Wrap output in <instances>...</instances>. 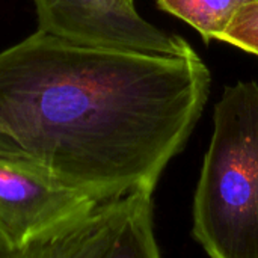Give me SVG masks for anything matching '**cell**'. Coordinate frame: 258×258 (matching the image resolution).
I'll return each mask as SVG.
<instances>
[{
	"label": "cell",
	"instance_id": "6da1fadb",
	"mask_svg": "<svg viewBox=\"0 0 258 258\" xmlns=\"http://www.w3.org/2000/svg\"><path fill=\"white\" fill-rule=\"evenodd\" d=\"M210 86L190 45L160 54L36 30L0 53V163L95 203L153 194Z\"/></svg>",
	"mask_w": 258,
	"mask_h": 258
},
{
	"label": "cell",
	"instance_id": "7a4b0ae2",
	"mask_svg": "<svg viewBox=\"0 0 258 258\" xmlns=\"http://www.w3.org/2000/svg\"><path fill=\"white\" fill-rule=\"evenodd\" d=\"M192 236L210 258H258V85L225 86L194 195Z\"/></svg>",
	"mask_w": 258,
	"mask_h": 258
},
{
	"label": "cell",
	"instance_id": "3957f363",
	"mask_svg": "<svg viewBox=\"0 0 258 258\" xmlns=\"http://www.w3.org/2000/svg\"><path fill=\"white\" fill-rule=\"evenodd\" d=\"M14 258H162L153 194L95 203L29 240Z\"/></svg>",
	"mask_w": 258,
	"mask_h": 258
},
{
	"label": "cell",
	"instance_id": "277c9868",
	"mask_svg": "<svg viewBox=\"0 0 258 258\" xmlns=\"http://www.w3.org/2000/svg\"><path fill=\"white\" fill-rule=\"evenodd\" d=\"M38 30L68 41L177 54L190 44L141 17L135 3L127 0H33Z\"/></svg>",
	"mask_w": 258,
	"mask_h": 258
},
{
	"label": "cell",
	"instance_id": "5b68a950",
	"mask_svg": "<svg viewBox=\"0 0 258 258\" xmlns=\"http://www.w3.org/2000/svg\"><path fill=\"white\" fill-rule=\"evenodd\" d=\"M92 204L76 190L0 163V236L14 251Z\"/></svg>",
	"mask_w": 258,
	"mask_h": 258
},
{
	"label": "cell",
	"instance_id": "8992f818",
	"mask_svg": "<svg viewBox=\"0 0 258 258\" xmlns=\"http://www.w3.org/2000/svg\"><path fill=\"white\" fill-rule=\"evenodd\" d=\"M248 0H157L160 9L194 27L204 42L219 41Z\"/></svg>",
	"mask_w": 258,
	"mask_h": 258
},
{
	"label": "cell",
	"instance_id": "52a82bcc",
	"mask_svg": "<svg viewBox=\"0 0 258 258\" xmlns=\"http://www.w3.org/2000/svg\"><path fill=\"white\" fill-rule=\"evenodd\" d=\"M219 41L258 56V0L245 3L236 12Z\"/></svg>",
	"mask_w": 258,
	"mask_h": 258
},
{
	"label": "cell",
	"instance_id": "ba28073f",
	"mask_svg": "<svg viewBox=\"0 0 258 258\" xmlns=\"http://www.w3.org/2000/svg\"><path fill=\"white\" fill-rule=\"evenodd\" d=\"M14 254H15V251L0 236V258H14Z\"/></svg>",
	"mask_w": 258,
	"mask_h": 258
},
{
	"label": "cell",
	"instance_id": "9c48e42d",
	"mask_svg": "<svg viewBox=\"0 0 258 258\" xmlns=\"http://www.w3.org/2000/svg\"><path fill=\"white\" fill-rule=\"evenodd\" d=\"M127 2H130V3H135V0H127Z\"/></svg>",
	"mask_w": 258,
	"mask_h": 258
},
{
	"label": "cell",
	"instance_id": "30bf717a",
	"mask_svg": "<svg viewBox=\"0 0 258 258\" xmlns=\"http://www.w3.org/2000/svg\"><path fill=\"white\" fill-rule=\"evenodd\" d=\"M249 2H255V0H248V3H249Z\"/></svg>",
	"mask_w": 258,
	"mask_h": 258
}]
</instances>
